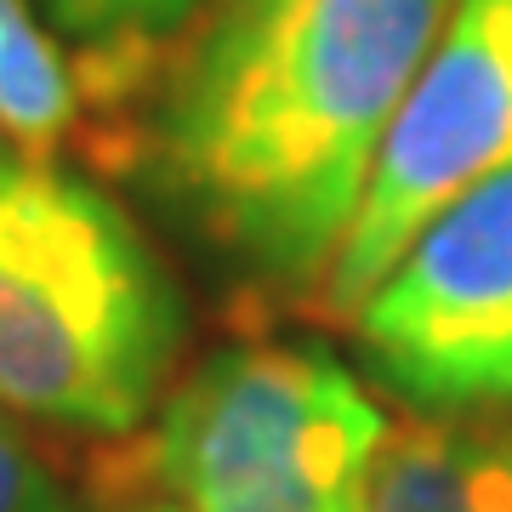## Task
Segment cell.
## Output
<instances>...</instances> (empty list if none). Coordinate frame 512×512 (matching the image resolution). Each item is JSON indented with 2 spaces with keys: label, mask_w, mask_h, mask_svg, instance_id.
Returning a JSON list of instances; mask_svg holds the SVG:
<instances>
[{
  "label": "cell",
  "mask_w": 512,
  "mask_h": 512,
  "mask_svg": "<svg viewBox=\"0 0 512 512\" xmlns=\"http://www.w3.org/2000/svg\"><path fill=\"white\" fill-rule=\"evenodd\" d=\"M450 0H217L154 80L131 160L268 296L325 291Z\"/></svg>",
  "instance_id": "1"
},
{
  "label": "cell",
  "mask_w": 512,
  "mask_h": 512,
  "mask_svg": "<svg viewBox=\"0 0 512 512\" xmlns=\"http://www.w3.org/2000/svg\"><path fill=\"white\" fill-rule=\"evenodd\" d=\"M183 336V291L126 205L0 143V404L126 439L160 404Z\"/></svg>",
  "instance_id": "2"
},
{
  "label": "cell",
  "mask_w": 512,
  "mask_h": 512,
  "mask_svg": "<svg viewBox=\"0 0 512 512\" xmlns=\"http://www.w3.org/2000/svg\"><path fill=\"white\" fill-rule=\"evenodd\" d=\"M387 421L325 348L211 353L148 433L131 484L188 512H359Z\"/></svg>",
  "instance_id": "3"
},
{
  "label": "cell",
  "mask_w": 512,
  "mask_h": 512,
  "mask_svg": "<svg viewBox=\"0 0 512 512\" xmlns=\"http://www.w3.org/2000/svg\"><path fill=\"white\" fill-rule=\"evenodd\" d=\"M353 325L382 387L427 416L512 404V165L410 239Z\"/></svg>",
  "instance_id": "4"
},
{
  "label": "cell",
  "mask_w": 512,
  "mask_h": 512,
  "mask_svg": "<svg viewBox=\"0 0 512 512\" xmlns=\"http://www.w3.org/2000/svg\"><path fill=\"white\" fill-rule=\"evenodd\" d=\"M512 165V0H456L387 131L336 268L325 308L353 319L410 239L450 200Z\"/></svg>",
  "instance_id": "5"
},
{
  "label": "cell",
  "mask_w": 512,
  "mask_h": 512,
  "mask_svg": "<svg viewBox=\"0 0 512 512\" xmlns=\"http://www.w3.org/2000/svg\"><path fill=\"white\" fill-rule=\"evenodd\" d=\"M148 92V69L131 57L69 52L40 29L29 0H0V143L46 154L80 137L92 109H131Z\"/></svg>",
  "instance_id": "6"
},
{
  "label": "cell",
  "mask_w": 512,
  "mask_h": 512,
  "mask_svg": "<svg viewBox=\"0 0 512 512\" xmlns=\"http://www.w3.org/2000/svg\"><path fill=\"white\" fill-rule=\"evenodd\" d=\"M359 512H512V439L416 421L387 433Z\"/></svg>",
  "instance_id": "7"
},
{
  "label": "cell",
  "mask_w": 512,
  "mask_h": 512,
  "mask_svg": "<svg viewBox=\"0 0 512 512\" xmlns=\"http://www.w3.org/2000/svg\"><path fill=\"white\" fill-rule=\"evenodd\" d=\"M46 18L80 52L154 57L205 12V0H40Z\"/></svg>",
  "instance_id": "8"
},
{
  "label": "cell",
  "mask_w": 512,
  "mask_h": 512,
  "mask_svg": "<svg viewBox=\"0 0 512 512\" xmlns=\"http://www.w3.org/2000/svg\"><path fill=\"white\" fill-rule=\"evenodd\" d=\"M0 512H74V501L63 495L46 461L0 421Z\"/></svg>",
  "instance_id": "9"
},
{
  "label": "cell",
  "mask_w": 512,
  "mask_h": 512,
  "mask_svg": "<svg viewBox=\"0 0 512 512\" xmlns=\"http://www.w3.org/2000/svg\"><path fill=\"white\" fill-rule=\"evenodd\" d=\"M114 512H188L177 501H131V507H114Z\"/></svg>",
  "instance_id": "10"
}]
</instances>
